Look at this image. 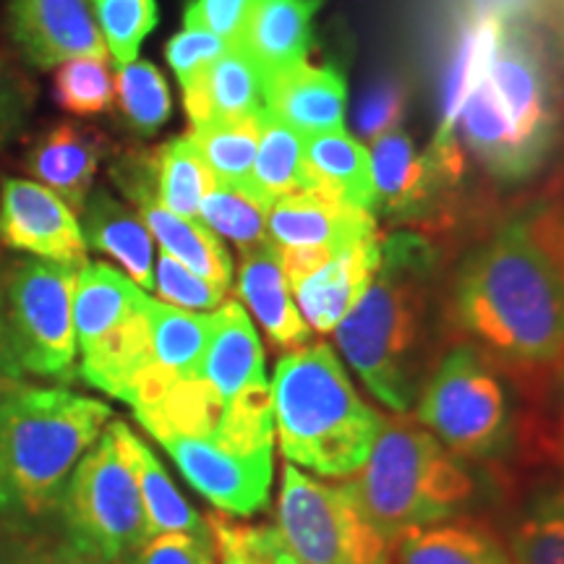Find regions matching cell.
Returning <instances> with one entry per match:
<instances>
[{
	"mask_svg": "<svg viewBox=\"0 0 564 564\" xmlns=\"http://www.w3.org/2000/svg\"><path fill=\"white\" fill-rule=\"evenodd\" d=\"M455 123L497 178L525 181L546 165L564 129V87L554 47L535 21L478 19Z\"/></svg>",
	"mask_w": 564,
	"mask_h": 564,
	"instance_id": "cell-1",
	"label": "cell"
},
{
	"mask_svg": "<svg viewBox=\"0 0 564 564\" xmlns=\"http://www.w3.org/2000/svg\"><path fill=\"white\" fill-rule=\"evenodd\" d=\"M453 319L497 369L541 377L564 358V272L525 220L499 228L465 259Z\"/></svg>",
	"mask_w": 564,
	"mask_h": 564,
	"instance_id": "cell-2",
	"label": "cell"
},
{
	"mask_svg": "<svg viewBox=\"0 0 564 564\" xmlns=\"http://www.w3.org/2000/svg\"><path fill=\"white\" fill-rule=\"evenodd\" d=\"M112 421L110 405L24 379L0 394V533L51 523L66 484Z\"/></svg>",
	"mask_w": 564,
	"mask_h": 564,
	"instance_id": "cell-3",
	"label": "cell"
},
{
	"mask_svg": "<svg viewBox=\"0 0 564 564\" xmlns=\"http://www.w3.org/2000/svg\"><path fill=\"white\" fill-rule=\"evenodd\" d=\"M434 251L419 232L382 238V264L361 301L337 324L345 361L373 398L405 413L421 390Z\"/></svg>",
	"mask_w": 564,
	"mask_h": 564,
	"instance_id": "cell-4",
	"label": "cell"
},
{
	"mask_svg": "<svg viewBox=\"0 0 564 564\" xmlns=\"http://www.w3.org/2000/svg\"><path fill=\"white\" fill-rule=\"evenodd\" d=\"M270 392L280 453L295 468L348 478L369 460L384 419L358 394L327 343L285 352Z\"/></svg>",
	"mask_w": 564,
	"mask_h": 564,
	"instance_id": "cell-5",
	"label": "cell"
},
{
	"mask_svg": "<svg viewBox=\"0 0 564 564\" xmlns=\"http://www.w3.org/2000/svg\"><path fill=\"white\" fill-rule=\"evenodd\" d=\"M358 510L390 544L415 528L455 518L474 497V478L411 415L384 419L373 449L345 481Z\"/></svg>",
	"mask_w": 564,
	"mask_h": 564,
	"instance_id": "cell-6",
	"label": "cell"
},
{
	"mask_svg": "<svg viewBox=\"0 0 564 564\" xmlns=\"http://www.w3.org/2000/svg\"><path fill=\"white\" fill-rule=\"evenodd\" d=\"M58 520L76 544L110 564H123L150 539L137 478L110 426L70 474Z\"/></svg>",
	"mask_w": 564,
	"mask_h": 564,
	"instance_id": "cell-7",
	"label": "cell"
},
{
	"mask_svg": "<svg viewBox=\"0 0 564 564\" xmlns=\"http://www.w3.org/2000/svg\"><path fill=\"white\" fill-rule=\"evenodd\" d=\"M415 421L455 457L484 460L510 440L507 394L494 366L474 345H457L429 373Z\"/></svg>",
	"mask_w": 564,
	"mask_h": 564,
	"instance_id": "cell-8",
	"label": "cell"
},
{
	"mask_svg": "<svg viewBox=\"0 0 564 564\" xmlns=\"http://www.w3.org/2000/svg\"><path fill=\"white\" fill-rule=\"evenodd\" d=\"M82 264L21 259L3 278L6 324L13 356L30 377L70 382L76 377L74 288Z\"/></svg>",
	"mask_w": 564,
	"mask_h": 564,
	"instance_id": "cell-9",
	"label": "cell"
},
{
	"mask_svg": "<svg viewBox=\"0 0 564 564\" xmlns=\"http://www.w3.org/2000/svg\"><path fill=\"white\" fill-rule=\"evenodd\" d=\"M278 533L301 564H390L392 544L366 523L348 489L282 468Z\"/></svg>",
	"mask_w": 564,
	"mask_h": 564,
	"instance_id": "cell-10",
	"label": "cell"
},
{
	"mask_svg": "<svg viewBox=\"0 0 564 564\" xmlns=\"http://www.w3.org/2000/svg\"><path fill=\"white\" fill-rule=\"evenodd\" d=\"M377 212L394 220H423L436 207L444 188L463 178V152L457 144L432 147L429 154L415 152L405 131H390L371 141Z\"/></svg>",
	"mask_w": 564,
	"mask_h": 564,
	"instance_id": "cell-11",
	"label": "cell"
},
{
	"mask_svg": "<svg viewBox=\"0 0 564 564\" xmlns=\"http://www.w3.org/2000/svg\"><path fill=\"white\" fill-rule=\"evenodd\" d=\"M194 491L225 514L251 518L270 502L274 453L241 455L204 436L160 440Z\"/></svg>",
	"mask_w": 564,
	"mask_h": 564,
	"instance_id": "cell-12",
	"label": "cell"
},
{
	"mask_svg": "<svg viewBox=\"0 0 564 564\" xmlns=\"http://www.w3.org/2000/svg\"><path fill=\"white\" fill-rule=\"evenodd\" d=\"M116 183L121 192L137 204L139 217L144 220L147 230L152 232L160 251L173 257L175 262L192 270L199 278L215 282L223 291H230L232 282V259L225 249L223 238L209 230L199 217L173 215L158 202L154 194L152 158H129L116 167Z\"/></svg>",
	"mask_w": 564,
	"mask_h": 564,
	"instance_id": "cell-13",
	"label": "cell"
},
{
	"mask_svg": "<svg viewBox=\"0 0 564 564\" xmlns=\"http://www.w3.org/2000/svg\"><path fill=\"white\" fill-rule=\"evenodd\" d=\"M0 241L45 262H87V243L76 212L37 181H3Z\"/></svg>",
	"mask_w": 564,
	"mask_h": 564,
	"instance_id": "cell-14",
	"label": "cell"
},
{
	"mask_svg": "<svg viewBox=\"0 0 564 564\" xmlns=\"http://www.w3.org/2000/svg\"><path fill=\"white\" fill-rule=\"evenodd\" d=\"M13 45L37 68H58L74 58H110L89 0H11Z\"/></svg>",
	"mask_w": 564,
	"mask_h": 564,
	"instance_id": "cell-15",
	"label": "cell"
},
{
	"mask_svg": "<svg viewBox=\"0 0 564 564\" xmlns=\"http://www.w3.org/2000/svg\"><path fill=\"white\" fill-rule=\"evenodd\" d=\"M267 232L274 249H343L379 236L373 212L358 209L329 188L314 186L282 196L267 215Z\"/></svg>",
	"mask_w": 564,
	"mask_h": 564,
	"instance_id": "cell-16",
	"label": "cell"
},
{
	"mask_svg": "<svg viewBox=\"0 0 564 564\" xmlns=\"http://www.w3.org/2000/svg\"><path fill=\"white\" fill-rule=\"evenodd\" d=\"M382 264V236L366 238L335 253L322 270L308 274L293 288L295 306L312 333H335L337 324L361 301L366 288Z\"/></svg>",
	"mask_w": 564,
	"mask_h": 564,
	"instance_id": "cell-17",
	"label": "cell"
},
{
	"mask_svg": "<svg viewBox=\"0 0 564 564\" xmlns=\"http://www.w3.org/2000/svg\"><path fill=\"white\" fill-rule=\"evenodd\" d=\"M264 110L301 137L343 129L345 79L335 66L301 61L264 79Z\"/></svg>",
	"mask_w": 564,
	"mask_h": 564,
	"instance_id": "cell-18",
	"label": "cell"
},
{
	"mask_svg": "<svg viewBox=\"0 0 564 564\" xmlns=\"http://www.w3.org/2000/svg\"><path fill=\"white\" fill-rule=\"evenodd\" d=\"M322 0H251L232 45L253 61L262 79L306 61L312 51V21Z\"/></svg>",
	"mask_w": 564,
	"mask_h": 564,
	"instance_id": "cell-19",
	"label": "cell"
},
{
	"mask_svg": "<svg viewBox=\"0 0 564 564\" xmlns=\"http://www.w3.org/2000/svg\"><path fill=\"white\" fill-rule=\"evenodd\" d=\"M199 377L225 405L253 387L270 384L264 373V348L257 329L238 301L212 312V329L204 348Z\"/></svg>",
	"mask_w": 564,
	"mask_h": 564,
	"instance_id": "cell-20",
	"label": "cell"
},
{
	"mask_svg": "<svg viewBox=\"0 0 564 564\" xmlns=\"http://www.w3.org/2000/svg\"><path fill=\"white\" fill-rule=\"evenodd\" d=\"M238 295L251 308V314L257 316V322L262 324L272 348L280 350L282 356L308 343L312 329L303 322L299 306L293 303L291 285H288L278 249H274L272 241L241 253Z\"/></svg>",
	"mask_w": 564,
	"mask_h": 564,
	"instance_id": "cell-21",
	"label": "cell"
},
{
	"mask_svg": "<svg viewBox=\"0 0 564 564\" xmlns=\"http://www.w3.org/2000/svg\"><path fill=\"white\" fill-rule=\"evenodd\" d=\"M150 295L116 267L84 262L74 288V333L79 352L126 327L147 308Z\"/></svg>",
	"mask_w": 564,
	"mask_h": 564,
	"instance_id": "cell-22",
	"label": "cell"
},
{
	"mask_svg": "<svg viewBox=\"0 0 564 564\" xmlns=\"http://www.w3.org/2000/svg\"><path fill=\"white\" fill-rule=\"evenodd\" d=\"M181 89L194 126L236 121L264 110L262 74L238 45L225 47L220 58Z\"/></svg>",
	"mask_w": 564,
	"mask_h": 564,
	"instance_id": "cell-23",
	"label": "cell"
},
{
	"mask_svg": "<svg viewBox=\"0 0 564 564\" xmlns=\"http://www.w3.org/2000/svg\"><path fill=\"white\" fill-rule=\"evenodd\" d=\"M79 225L87 249L110 257L141 291H154V238L139 212L123 207L108 192H91Z\"/></svg>",
	"mask_w": 564,
	"mask_h": 564,
	"instance_id": "cell-24",
	"label": "cell"
},
{
	"mask_svg": "<svg viewBox=\"0 0 564 564\" xmlns=\"http://www.w3.org/2000/svg\"><path fill=\"white\" fill-rule=\"evenodd\" d=\"M102 141L76 126H55L30 154V171L37 183L58 194L74 212H82L91 194Z\"/></svg>",
	"mask_w": 564,
	"mask_h": 564,
	"instance_id": "cell-25",
	"label": "cell"
},
{
	"mask_svg": "<svg viewBox=\"0 0 564 564\" xmlns=\"http://www.w3.org/2000/svg\"><path fill=\"white\" fill-rule=\"evenodd\" d=\"M108 426L116 434L118 444H121L126 460H129L133 470V478H137L150 535L173 531H207V520L188 505V499L175 486L171 474L165 470V465L141 442V436L131 432L129 423L112 419Z\"/></svg>",
	"mask_w": 564,
	"mask_h": 564,
	"instance_id": "cell-26",
	"label": "cell"
},
{
	"mask_svg": "<svg viewBox=\"0 0 564 564\" xmlns=\"http://www.w3.org/2000/svg\"><path fill=\"white\" fill-rule=\"evenodd\" d=\"M306 171L314 186L329 188L352 207L377 212L371 152L350 133L340 129L306 137Z\"/></svg>",
	"mask_w": 564,
	"mask_h": 564,
	"instance_id": "cell-27",
	"label": "cell"
},
{
	"mask_svg": "<svg viewBox=\"0 0 564 564\" xmlns=\"http://www.w3.org/2000/svg\"><path fill=\"white\" fill-rule=\"evenodd\" d=\"M394 564H514L510 549L474 523L415 528L392 544Z\"/></svg>",
	"mask_w": 564,
	"mask_h": 564,
	"instance_id": "cell-28",
	"label": "cell"
},
{
	"mask_svg": "<svg viewBox=\"0 0 564 564\" xmlns=\"http://www.w3.org/2000/svg\"><path fill=\"white\" fill-rule=\"evenodd\" d=\"M188 137L199 147L212 175L220 186L236 188V192L259 199L257 186H253V162H257L259 137H262V112L249 118H236V121L194 126Z\"/></svg>",
	"mask_w": 564,
	"mask_h": 564,
	"instance_id": "cell-29",
	"label": "cell"
},
{
	"mask_svg": "<svg viewBox=\"0 0 564 564\" xmlns=\"http://www.w3.org/2000/svg\"><path fill=\"white\" fill-rule=\"evenodd\" d=\"M253 186L259 199L272 207L282 196L314 188L306 171V137L280 123L262 110V137H259L257 162H253Z\"/></svg>",
	"mask_w": 564,
	"mask_h": 564,
	"instance_id": "cell-30",
	"label": "cell"
},
{
	"mask_svg": "<svg viewBox=\"0 0 564 564\" xmlns=\"http://www.w3.org/2000/svg\"><path fill=\"white\" fill-rule=\"evenodd\" d=\"M152 173L154 194L162 207L192 220L199 217L204 196L217 186V178L192 137L167 141L152 158Z\"/></svg>",
	"mask_w": 564,
	"mask_h": 564,
	"instance_id": "cell-31",
	"label": "cell"
},
{
	"mask_svg": "<svg viewBox=\"0 0 564 564\" xmlns=\"http://www.w3.org/2000/svg\"><path fill=\"white\" fill-rule=\"evenodd\" d=\"M147 319H150L154 364L175 377L199 373L204 348L209 340L212 314H194L150 299Z\"/></svg>",
	"mask_w": 564,
	"mask_h": 564,
	"instance_id": "cell-32",
	"label": "cell"
},
{
	"mask_svg": "<svg viewBox=\"0 0 564 564\" xmlns=\"http://www.w3.org/2000/svg\"><path fill=\"white\" fill-rule=\"evenodd\" d=\"M267 215H270V204L236 192V188L220 186V183L204 196L199 207V220L220 238L236 243L241 253L270 243Z\"/></svg>",
	"mask_w": 564,
	"mask_h": 564,
	"instance_id": "cell-33",
	"label": "cell"
},
{
	"mask_svg": "<svg viewBox=\"0 0 564 564\" xmlns=\"http://www.w3.org/2000/svg\"><path fill=\"white\" fill-rule=\"evenodd\" d=\"M116 97L126 121L139 133L160 131L171 118V89L154 63L133 61L129 66L118 68Z\"/></svg>",
	"mask_w": 564,
	"mask_h": 564,
	"instance_id": "cell-34",
	"label": "cell"
},
{
	"mask_svg": "<svg viewBox=\"0 0 564 564\" xmlns=\"http://www.w3.org/2000/svg\"><path fill=\"white\" fill-rule=\"evenodd\" d=\"M97 30L118 68L139 58L141 42L158 26L154 0H89Z\"/></svg>",
	"mask_w": 564,
	"mask_h": 564,
	"instance_id": "cell-35",
	"label": "cell"
},
{
	"mask_svg": "<svg viewBox=\"0 0 564 564\" xmlns=\"http://www.w3.org/2000/svg\"><path fill=\"white\" fill-rule=\"evenodd\" d=\"M0 564H110L100 554L76 544L61 520L21 531L0 533Z\"/></svg>",
	"mask_w": 564,
	"mask_h": 564,
	"instance_id": "cell-36",
	"label": "cell"
},
{
	"mask_svg": "<svg viewBox=\"0 0 564 564\" xmlns=\"http://www.w3.org/2000/svg\"><path fill=\"white\" fill-rule=\"evenodd\" d=\"M514 564H564V489L535 499L514 528Z\"/></svg>",
	"mask_w": 564,
	"mask_h": 564,
	"instance_id": "cell-37",
	"label": "cell"
},
{
	"mask_svg": "<svg viewBox=\"0 0 564 564\" xmlns=\"http://www.w3.org/2000/svg\"><path fill=\"white\" fill-rule=\"evenodd\" d=\"M55 100L74 116H97L116 100V76L108 58H74L55 70Z\"/></svg>",
	"mask_w": 564,
	"mask_h": 564,
	"instance_id": "cell-38",
	"label": "cell"
},
{
	"mask_svg": "<svg viewBox=\"0 0 564 564\" xmlns=\"http://www.w3.org/2000/svg\"><path fill=\"white\" fill-rule=\"evenodd\" d=\"M154 291L162 303L186 308V312H215L223 306L225 293H228L162 251L154 262Z\"/></svg>",
	"mask_w": 564,
	"mask_h": 564,
	"instance_id": "cell-39",
	"label": "cell"
},
{
	"mask_svg": "<svg viewBox=\"0 0 564 564\" xmlns=\"http://www.w3.org/2000/svg\"><path fill=\"white\" fill-rule=\"evenodd\" d=\"M215 539L212 528H207V531L154 533L123 564H215Z\"/></svg>",
	"mask_w": 564,
	"mask_h": 564,
	"instance_id": "cell-40",
	"label": "cell"
},
{
	"mask_svg": "<svg viewBox=\"0 0 564 564\" xmlns=\"http://www.w3.org/2000/svg\"><path fill=\"white\" fill-rule=\"evenodd\" d=\"M405 112V89L403 84L387 79L373 84V87L366 91L361 105H358L356 121L358 131L366 141H377L384 133L398 131L400 121H403Z\"/></svg>",
	"mask_w": 564,
	"mask_h": 564,
	"instance_id": "cell-41",
	"label": "cell"
},
{
	"mask_svg": "<svg viewBox=\"0 0 564 564\" xmlns=\"http://www.w3.org/2000/svg\"><path fill=\"white\" fill-rule=\"evenodd\" d=\"M225 47H228V42L215 37V34L202 30H186L183 26V32H178L167 42L165 55L175 79H178L181 87H186L188 82L196 79L202 70H207L212 63L220 58Z\"/></svg>",
	"mask_w": 564,
	"mask_h": 564,
	"instance_id": "cell-42",
	"label": "cell"
},
{
	"mask_svg": "<svg viewBox=\"0 0 564 564\" xmlns=\"http://www.w3.org/2000/svg\"><path fill=\"white\" fill-rule=\"evenodd\" d=\"M249 6L251 0H192L183 24H186V30L209 32L232 45L241 32Z\"/></svg>",
	"mask_w": 564,
	"mask_h": 564,
	"instance_id": "cell-43",
	"label": "cell"
},
{
	"mask_svg": "<svg viewBox=\"0 0 564 564\" xmlns=\"http://www.w3.org/2000/svg\"><path fill=\"white\" fill-rule=\"evenodd\" d=\"M531 236L539 241L549 257L554 259L556 267L564 272V196L562 199L541 204L525 220Z\"/></svg>",
	"mask_w": 564,
	"mask_h": 564,
	"instance_id": "cell-44",
	"label": "cell"
},
{
	"mask_svg": "<svg viewBox=\"0 0 564 564\" xmlns=\"http://www.w3.org/2000/svg\"><path fill=\"white\" fill-rule=\"evenodd\" d=\"M207 523L212 528V539H215L217 564H253L249 525L232 523L223 514L209 518Z\"/></svg>",
	"mask_w": 564,
	"mask_h": 564,
	"instance_id": "cell-45",
	"label": "cell"
},
{
	"mask_svg": "<svg viewBox=\"0 0 564 564\" xmlns=\"http://www.w3.org/2000/svg\"><path fill=\"white\" fill-rule=\"evenodd\" d=\"M554 0H476L481 17H494L502 21H535L549 17Z\"/></svg>",
	"mask_w": 564,
	"mask_h": 564,
	"instance_id": "cell-46",
	"label": "cell"
},
{
	"mask_svg": "<svg viewBox=\"0 0 564 564\" xmlns=\"http://www.w3.org/2000/svg\"><path fill=\"white\" fill-rule=\"evenodd\" d=\"M249 541L253 564H301L280 539L278 528L272 525H249Z\"/></svg>",
	"mask_w": 564,
	"mask_h": 564,
	"instance_id": "cell-47",
	"label": "cell"
},
{
	"mask_svg": "<svg viewBox=\"0 0 564 564\" xmlns=\"http://www.w3.org/2000/svg\"><path fill=\"white\" fill-rule=\"evenodd\" d=\"M26 373L21 371V366L13 356L11 337H9V324H6V303H3V274H0V394L13 382L24 379Z\"/></svg>",
	"mask_w": 564,
	"mask_h": 564,
	"instance_id": "cell-48",
	"label": "cell"
},
{
	"mask_svg": "<svg viewBox=\"0 0 564 564\" xmlns=\"http://www.w3.org/2000/svg\"><path fill=\"white\" fill-rule=\"evenodd\" d=\"M21 110H24V100L17 84L0 70V137H6L21 121Z\"/></svg>",
	"mask_w": 564,
	"mask_h": 564,
	"instance_id": "cell-49",
	"label": "cell"
},
{
	"mask_svg": "<svg viewBox=\"0 0 564 564\" xmlns=\"http://www.w3.org/2000/svg\"><path fill=\"white\" fill-rule=\"evenodd\" d=\"M549 19L554 21V34H556V55H560L564 66V0H554L552 11H549Z\"/></svg>",
	"mask_w": 564,
	"mask_h": 564,
	"instance_id": "cell-50",
	"label": "cell"
},
{
	"mask_svg": "<svg viewBox=\"0 0 564 564\" xmlns=\"http://www.w3.org/2000/svg\"><path fill=\"white\" fill-rule=\"evenodd\" d=\"M554 398H556V413H560L556 426H564V358L554 369Z\"/></svg>",
	"mask_w": 564,
	"mask_h": 564,
	"instance_id": "cell-51",
	"label": "cell"
},
{
	"mask_svg": "<svg viewBox=\"0 0 564 564\" xmlns=\"http://www.w3.org/2000/svg\"><path fill=\"white\" fill-rule=\"evenodd\" d=\"M554 455H556V463H560L562 474H564V426H556V434H554Z\"/></svg>",
	"mask_w": 564,
	"mask_h": 564,
	"instance_id": "cell-52",
	"label": "cell"
}]
</instances>
